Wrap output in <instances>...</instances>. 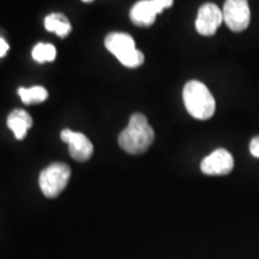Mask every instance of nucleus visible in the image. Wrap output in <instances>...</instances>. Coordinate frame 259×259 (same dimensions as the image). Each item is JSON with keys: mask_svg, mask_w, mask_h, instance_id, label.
I'll return each instance as SVG.
<instances>
[{"mask_svg": "<svg viewBox=\"0 0 259 259\" xmlns=\"http://www.w3.org/2000/svg\"><path fill=\"white\" fill-rule=\"evenodd\" d=\"M155 139V132L149 125L148 119L141 113L130 118L127 127L119 135V145L126 153L132 155L143 154L150 148Z\"/></svg>", "mask_w": 259, "mask_h": 259, "instance_id": "nucleus-1", "label": "nucleus"}, {"mask_svg": "<svg viewBox=\"0 0 259 259\" xmlns=\"http://www.w3.org/2000/svg\"><path fill=\"white\" fill-rule=\"evenodd\" d=\"M183 99L187 112L198 120H208L215 113V99L205 84L199 80H190L186 83Z\"/></svg>", "mask_w": 259, "mask_h": 259, "instance_id": "nucleus-2", "label": "nucleus"}, {"mask_svg": "<svg viewBox=\"0 0 259 259\" xmlns=\"http://www.w3.org/2000/svg\"><path fill=\"white\" fill-rule=\"evenodd\" d=\"M105 46L126 67L136 69L143 64V53L136 48L135 40L128 34L112 32L107 35Z\"/></svg>", "mask_w": 259, "mask_h": 259, "instance_id": "nucleus-3", "label": "nucleus"}, {"mask_svg": "<svg viewBox=\"0 0 259 259\" xmlns=\"http://www.w3.org/2000/svg\"><path fill=\"white\" fill-rule=\"evenodd\" d=\"M70 177V167L61 162H56L41 171L40 178H38V185L45 196L48 198H56L65 190Z\"/></svg>", "mask_w": 259, "mask_h": 259, "instance_id": "nucleus-4", "label": "nucleus"}, {"mask_svg": "<svg viewBox=\"0 0 259 259\" xmlns=\"http://www.w3.org/2000/svg\"><path fill=\"white\" fill-rule=\"evenodd\" d=\"M223 21L234 32L244 31L251 21V11L247 0H226L223 5Z\"/></svg>", "mask_w": 259, "mask_h": 259, "instance_id": "nucleus-5", "label": "nucleus"}, {"mask_svg": "<svg viewBox=\"0 0 259 259\" xmlns=\"http://www.w3.org/2000/svg\"><path fill=\"white\" fill-rule=\"evenodd\" d=\"M171 5L173 0H141L132 8L130 17L135 24L148 27L154 23L158 14Z\"/></svg>", "mask_w": 259, "mask_h": 259, "instance_id": "nucleus-6", "label": "nucleus"}, {"mask_svg": "<svg viewBox=\"0 0 259 259\" xmlns=\"http://www.w3.org/2000/svg\"><path fill=\"white\" fill-rule=\"evenodd\" d=\"M223 22V14L218 5L208 3L199 8L196 19V29L203 36L215 34Z\"/></svg>", "mask_w": 259, "mask_h": 259, "instance_id": "nucleus-7", "label": "nucleus"}, {"mask_svg": "<svg viewBox=\"0 0 259 259\" xmlns=\"http://www.w3.org/2000/svg\"><path fill=\"white\" fill-rule=\"evenodd\" d=\"M234 168L233 155L226 149H218L200 163V169L206 176H226Z\"/></svg>", "mask_w": 259, "mask_h": 259, "instance_id": "nucleus-8", "label": "nucleus"}, {"mask_svg": "<svg viewBox=\"0 0 259 259\" xmlns=\"http://www.w3.org/2000/svg\"><path fill=\"white\" fill-rule=\"evenodd\" d=\"M60 137L63 139V142L69 144L71 157H73L76 161L84 162L88 161L92 157L94 147L85 135L66 128L61 131Z\"/></svg>", "mask_w": 259, "mask_h": 259, "instance_id": "nucleus-9", "label": "nucleus"}, {"mask_svg": "<svg viewBox=\"0 0 259 259\" xmlns=\"http://www.w3.org/2000/svg\"><path fill=\"white\" fill-rule=\"evenodd\" d=\"M32 119L23 109H15L10 113L8 116V126L9 128L14 132L15 137L23 139L27 136L28 130L31 127Z\"/></svg>", "mask_w": 259, "mask_h": 259, "instance_id": "nucleus-10", "label": "nucleus"}, {"mask_svg": "<svg viewBox=\"0 0 259 259\" xmlns=\"http://www.w3.org/2000/svg\"><path fill=\"white\" fill-rule=\"evenodd\" d=\"M45 28L48 31L56 32L58 36L65 37L71 31V24L69 19L61 14H51L45 19Z\"/></svg>", "mask_w": 259, "mask_h": 259, "instance_id": "nucleus-11", "label": "nucleus"}, {"mask_svg": "<svg viewBox=\"0 0 259 259\" xmlns=\"http://www.w3.org/2000/svg\"><path fill=\"white\" fill-rule=\"evenodd\" d=\"M18 95L25 105H32V103L44 102L48 97V93L44 87L36 85L31 88H19Z\"/></svg>", "mask_w": 259, "mask_h": 259, "instance_id": "nucleus-12", "label": "nucleus"}, {"mask_svg": "<svg viewBox=\"0 0 259 259\" xmlns=\"http://www.w3.org/2000/svg\"><path fill=\"white\" fill-rule=\"evenodd\" d=\"M57 57V50L51 44H38L32 50V59L37 63H47L53 61Z\"/></svg>", "mask_w": 259, "mask_h": 259, "instance_id": "nucleus-13", "label": "nucleus"}, {"mask_svg": "<svg viewBox=\"0 0 259 259\" xmlns=\"http://www.w3.org/2000/svg\"><path fill=\"white\" fill-rule=\"evenodd\" d=\"M250 153L252 154V156L259 158V136L252 138L250 143Z\"/></svg>", "mask_w": 259, "mask_h": 259, "instance_id": "nucleus-14", "label": "nucleus"}, {"mask_svg": "<svg viewBox=\"0 0 259 259\" xmlns=\"http://www.w3.org/2000/svg\"><path fill=\"white\" fill-rule=\"evenodd\" d=\"M8 51H9L8 42H6L4 38L0 37V57H4Z\"/></svg>", "mask_w": 259, "mask_h": 259, "instance_id": "nucleus-15", "label": "nucleus"}, {"mask_svg": "<svg viewBox=\"0 0 259 259\" xmlns=\"http://www.w3.org/2000/svg\"><path fill=\"white\" fill-rule=\"evenodd\" d=\"M83 2H85V3H90V2H93V0H83Z\"/></svg>", "mask_w": 259, "mask_h": 259, "instance_id": "nucleus-16", "label": "nucleus"}]
</instances>
